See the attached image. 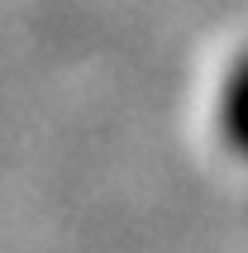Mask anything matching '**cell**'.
Instances as JSON below:
<instances>
[{
  "instance_id": "6da1fadb",
  "label": "cell",
  "mask_w": 248,
  "mask_h": 253,
  "mask_svg": "<svg viewBox=\"0 0 248 253\" xmlns=\"http://www.w3.org/2000/svg\"><path fill=\"white\" fill-rule=\"evenodd\" d=\"M220 129H224V139L248 158V48L229 62V72L220 82Z\"/></svg>"
}]
</instances>
